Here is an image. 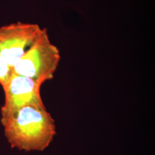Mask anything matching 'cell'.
<instances>
[{
  "label": "cell",
  "mask_w": 155,
  "mask_h": 155,
  "mask_svg": "<svg viewBox=\"0 0 155 155\" xmlns=\"http://www.w3.org/2000/svg\"><path fill=\"white\" fill-rule=\"evenodd\" d=\"M12 148L43 151L56 134L55 121L46 108L27 106L2 124Z\"/></svg>",
  "instance_id": "cell-1"
},
{
  "label": "cell",
  "mask_w": 155,
  "mask_h": 155,
  "mask_svg": "<svg viewBox=\"0 0 155 155\" xmlns=\"http://www.w3.org/2000/svg\"><path fill=\"white\" fill-rule=\"evenodd\" d=\"M61 59L59 48L51 42L47 29L43 28L33 43L13 66V72L30 78L42 85L54 78Z\"/></svg>",
  "instance_id": "cell-2"
},
{
  "label": "cell",
  "mask_w": 155,
  "mask_h": 155,
  "mask_svg": "<svg viewBox=\"0 0 155 155\" xmlns=\"http://www.w3.org/2000/svg\"><path fill=\"white\" fill-rule=\"evenodd\" d=\"M41 85L30 78L12 73L4 91V105L1 107L3 124L20 109L27 106L46 108L40 95Z\"/></svg>",
  "instance_id": "cell-3"
},
{
  "label": "cell",
  "mask_w": 155,
  "mask_h": 155,
  "mask_svg": "<svg viewBox=\"0 0 155 155\" xmlns=\"http://www.w3.org/2000/svg\"><path fill=\"white\" fill-rule=\"evenodd\" d=\"M38 24L17 22L0 27V56L13 68L39 35Z\"/></svg>",
  "instance_id": "cell-4"
},
{
  "label": "cell",
  "mask_w": 155,
  "mask_h": 155,
  "mask_svg": "<svg viewBox=\"0 0 155 155\" xmlns=\"http://www.w3.org/2000/svg\"><path fill=\"white\" fill-rule=\"evenodd\" d=\"M13 69L0 56V84L2 88H5L8 83L12 74Z\"/></svg>",
  "instance_id": "cell-5"
}]
</instances>
